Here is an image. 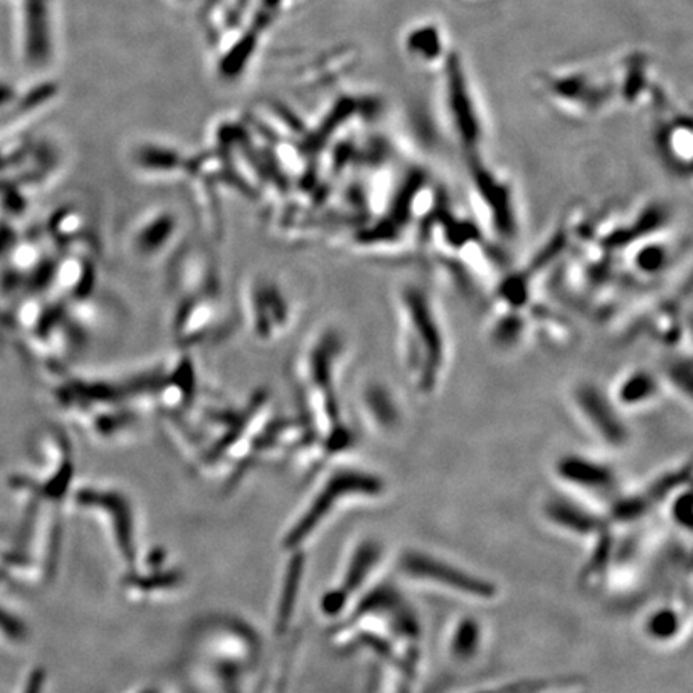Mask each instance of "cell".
I'll return each mask as SVG.
<instances>
[{
    "label": "cell",
    "mask_w": 693,
    "mask_h": 693,
    "mask_svg": "<svg viewBox=\"0 0 693 693\" xmlns=\"http://www.w3.org/2000/svg\"><path fill=\"white\" fill-rule=\"evenodd\" d=\"M291 559H289L285 571L283 586H281L280 596H278L277 609H275V631L280 635H283L288 628L291 627L303 577L302 549L300 551H291Z\"/></svg>",
    "instance_id": "14"
},
{
    "label": "cell",
    "mask_w": 693,
    "mask_h": 693,
    "mask_svg": "<svg viewBox=\"0 0 693 693\" xmlns=\"http://www.w3.org/2000/svg\"><path fill=\"white\" fill-rule=\"evenodd\" d=\"M15 96V89L9 82L0 80V105L10 102Z\"/></svg>",
    "instance_id": "22"
},
{
    "label": "cell",
    "mask_w": 693,
    "mask_h": 693,
    "mask_svg": "<svg viewBox=\"0 0 693 693\" xmlns=\"http://www.w3.org/2000/svg\"><path fill=\"white\" fill-rule=\"evenodd\" d=\"M379 560V548L374 542H364L353 554L346 568L342 583L321 599V610L328 617H338L345 609L350 598L359 591L370 577Z\"/></svg>",
    "instance_id": "12"
},
{
    "label": "cell",
    "mask_w": 693,
    "mask_h": 693,
    "mask_svg": "<svg viewBox=\"0 0 693 693\" xmlns=\"http://www.w3.org/2000/svg\"><path fill=\"white\" fill-rule=\"evenodd\" d=\"M549 94L556 96L563 106L581 113H596L606 108L612 99L609 82H599L598 76L588 73L568 74L549 81Z\"/></svg>",
    "instance_id": "11"
},
{
    "label": "cell",
    "mask_w": 693,
    "mask_h": 693,
    "mask_svg": "<svg viewBox=\"0 0 693 693\" xmlns=\"http://www.w3.org/2000/svg\"><path fill=\"white\" fill-rule=\"evenodd\" d=\"M473 182L474 192L482 205L487 207L493 228L501 237H514L517 234V214L510 185L485 167L478 158L474 159Z\"/></svg>",
    "instance_id": "7"
},
{
    "label": "cell",
    "mask_w": 693,
    "mask_h": 693,
    "mask_svg": "<svg viewBox=\"0 0 693 693\" xmlns=\"http://www.w3.org/2000/svg\"><path fill=\"white\" fill-rule=\"evenodd\" d=\"M198 650L203 666L219 678L221 691L237 692L239 679L259 656V638L238 620H216L199 631Z\"/></svg>",
    "instance_id": "2"
},
{
    "label": "cell",
    "mask_w": 693,
    "mask_h": 693,
    "mask_svg": "<svg viewBox=\"0 0 693 693\" xmlns=\"http://www.w3.org/2000/svg\"><path fill=\"white\" fill-rule=\"evenodd\" d=\"M135 693H161L158 689H142V691Z\"/></svg>",
    "instance_id": "23"
},
{
    "label": "cell",
    "mask_w": 693,
    "mask_h": 693,
    "mask_svg": "<svg viewBox=\"0 0 693 693\" xmlns=\"http://www.w3.org/2000/svg\"><path fill=\"white\" fill-rule=\"evenodd\" d=\"M678 630V618L673 612H662L653 617L650 623V632L655 638L664 639L673 635Z\"/></svg>",
    "instance_id": "21"
},
{
    "label": "cell",
    "mask_w": 693,
    "mask_h": 693,
    "mask_svg": "<svg viewBox=\"0 0 693 693\" xmlns=\"http://www.w3.org/2000/svg\"><path fill=\"white\" fill-rule=\"evenodd\" d=\"M662 377L647 368L627 371L614 389L613 402L623 406H639L653 402L662 392Z\"/></svg>",
    "instance_id": "13"
},
{
    "label": "cell",
    "mask_w": 693,
    "mask_h": 693,
    "mask_svg": "<svg viewBox=\"0 0 693 693\" xmlns=\"http://www.w3.org/2000/svg\"><path fill=\"white\" fill-rule=\"evenodd\" d=\"M662 152L668 164L673 166V169L691 170L692 159V126L689 121L678 120L673 123H668L663 128L662 137Z\"/></svg>",
    "instance_id": "15"
},
{
    "label": "cell",
    "mask_w": 693,
    "mask_h": 693,
    "mask_svg": "<svg viewBox=\"0 0 693 693\" xmlns=\"http://www.w3.org/2000/svg\"><path fill=\"white\" fill-rule=\"evenodd\" d=\"M549 514L557 524L566 525L571 530L580 531V534H592L600 528L599 520L591 514L585 513V510L578 509V507L563 505V503H556L549 509Z\"/></svg>",
    "instance_id": "19"
},
{
    "label": "cell",
    "mask_w": 693,
    "mask_h": 693,
    "mask_svg": "<svg viewBox=\"0 0 693 693\" xmlns=\"http://www.w3.org/2000/svg\"><path fill=\"white\" fill-rule=\"evenodd\" d=\"M399 349L403 371L421 394H432L448 366V335L441 310L423 286L411 283L396 296Z\"/></svg>",
    "instance_id": "1"
},
{
    "label": "cell",
    "mask_w": 693,
    "mask_h": 693,
    "mask_svg": "<svg viewBox=\"0 0 693 693\" xmlns=\"http://www.w3.org/2000/svg\"><path fill=\"white\" fill-rule=\"evenodd\" d=\"M406 48L414 59L434 62L442 56V35L434 27L417 28L410 31Z\"/></svg>",
    "instance_id": "18"
},
{
    "label": "cell",
    "mask_w": 693,
    "mask_h": 693,
    "mask_svg": "<svg viewBox=\"0 0 693 693\" xmlns=\"http://www.w3.org/2000/svg\"><path fill=\"white\" fill-rule=\"evenodd\" d=\"M184 585V575L177 568L169 567L164 552L153 551L143 562L126 571L123 588L132 600L163 598L178 591Z\"/></svg>",
    "instance_id": "8"
},
{
    "label": "cell",
    "mask_w": 693,
    "mask_h": 693,
    "mask_svg": "<svg viewBox=\"0 0 693 693\" xmlns=\"http://www.w3.org/2000/svg\"><path fill=\"white\" fill-rule=\"evenodd\" d=\"M477 627L473 623H464L457 631L455 639V650L459 653V656L470 655L474 652L475 645H477Z\"/></svg>",
    "instance_id": "20"
},
{
    "label": "cell",
    "mask_w": 693,
    "mask_h": 693,
    "mask_svg": "<svg viewBox=\"0 0 693 693\" xmlns=\"http://www.w3.org/2000/svg\"><path fill=\"white\" fill-rule=\"evenodd\" d=\"M74 503L82 510H89V513L94 514L96 519L105 524L126 571L137 566V536H135V521L134 516H132L134 513H132L131 503L114 489L96 487L80 489L74 496Z\"/></svg>",
    "instance_id": "4"
},
{
    "label": "cell",
    "mask_w": 693,
    "mask_h": 693,
    "mask_svg": "<svg viewBox=\"0 0 693 693\" xmlns=\"http://www.w3.org/2000/svg\"><path fill=\"white\" fill-rule=\"evenodd\" d=\"M402 567L411 577L434 581V583L446 586L473 598L489 599L495 596V588L487 581L426 554H406L403 557Z\"/></svg>",
    "instance_id": "10"
},
{
    "label": "cell",
    "mask_w": 693,
    "mask_h": 693,
    "mask_svg": "<svg viewBox=\"0 0 693 693\" xmlns=\"http://www.w3.org/2000/svg\"><path fill=\"white\" fill-rule=\"evenodd\" d=\"M685 474L679 473L670 475V477L663 478L659 484L653 485L650 489H647L644 496H638V498L632 499L631 503H627V505H621L617 509L618 517L624 520L635 519V517L642 516V513H645L647 509H650L653 505L663 499L668 493L671 492L674 487H678L682 482V477Z\"/></svg>",
    "instance_id": "17"
},
{
    "label": "cell",
    "mask_w": 693,
    "mask_h": 693,
    "mask_svg": "<svg viewBox=\"0 0 693 693\" xmlns=\"http://www.w3.org/2000/svg\"><path fill=\"white\" fill-rule=\"evenodd\" d=\"M382 492V482L371 474L359 470H341L332 475L323 488L317 493L310 506L302 516L286 531L283 548L286 551H300L307 541H310L318 528L328 520L332 510L339 506L341 499L352 496H376Z\"/></svg>",
    "instance_id": "3"
},
{
    "label": "cell",
    "mask_w": 693,
    "mask_h": 693,
    "mask_svg": "<svg viewBox=\"0 0 693 693\" xmlns=\"http://www.w3.org/2000/svg\"><path fill=\"white\" fill-rule=\"evenodd\" d=\"M15 9L18 49L24 63L39 66L52 50L50 0H6Z\"/></svg>",
    "instance_id": "6"
},
{
    "label": "cell",
    "mask_w": 693,
    "mask_h": 693,
    "mask_svg": "<svg viewBox=\"0 0 693 693\" xmlns=\"http://www.w3.org/2000/svg\"><path fill=\"white\" fill-rule=\"evenodd\" d=\"M446 108H448L449 123L453 132L459 138L461 145L469 152L474 158L478 156L482 143L485 138L484 123L469 82L466 80L463 66L456 59L446 60Z\"/></svg>",
    "instance_id": "5"
},
{
    "label": "cell",
    "mask_w": 693,
    "mask_h": 693,
    "mask_svg": "<svg viewBox=\"0 0 693 693\" xmlns=\"http://www.w3.org/2000/svg\"><path fill=\"white\" fill-rule=\"evenodd\" d=\"M571 400L589 426L594 427L607 442L620 445L627 441L628 431L618 414L617 403L612 396L600 391L598 384L589 381L577 382L571 391Z\"/></svg>",
    "instance_id": "9"
},
{
    "label": "cell",
    "mask_w": 693,
    "mask_h": 693,
    "mask_svg": "<svg viewBox=\"0 0 693 693\" xmlns=\"http://www.w3.org/2000/svg\"><path fill=\"white\" fill-rule=\"evenodd\" d=\"M560 474L573 484L594 492L606 493L614 487L612 473L599 464L589 463L581 457H571L560 464Z\"/></svg>",
    "instance_id": "16"
}]
</instances>
